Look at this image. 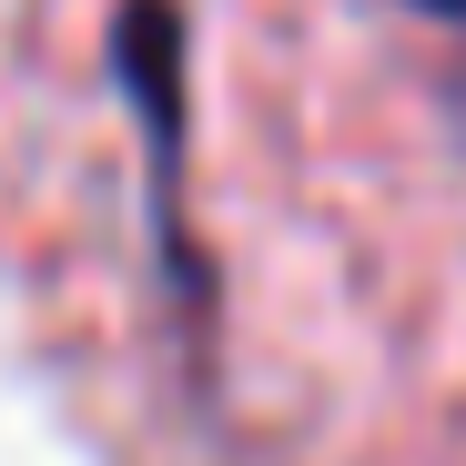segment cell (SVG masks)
<instances>
[{"mask_svg":"<svg viewBox=\"0 0 466 466\" xmlns=\"http://www.w3.org/2000/svg\"><path fill=\"white\" fill-rule=\"evenodd\" d=\"M112 82L122 102L142 112V142H152V223H163V254H173V284L183 304H203V254L183 233V11L173 0H122L112 11Z\"/></svg>","mask_w":466,"mask_h":466,"instance_id":"6da1fadb","label":"cell"},{"mask_svg":"<svg viewBox=\"0 0 466 466\" xmlns=\"http://www.w3.org/2000/svg\"><path fill=\"white\" fill-rule=\"evenodd\" d=\"M416 11H446V21H466V0H416Z\"/></svg>","mask_w":466,"mask_h":466,"instance_id":"7a4b0ae2","label":"cell"}]
</instances>
